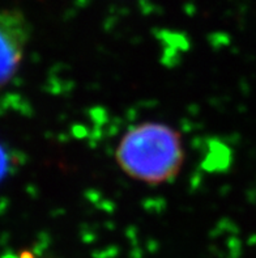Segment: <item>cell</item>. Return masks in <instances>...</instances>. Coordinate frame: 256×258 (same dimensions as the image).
Segmentation results:
<instances>
[{"label": "cell", "instance_id": "3957f363", "mask_svg": "<svg viewBox=\"0 0 256 258\" xmlns=\"http://www.w3.org/2000/svg\"><path fill=\"white\" fill-rule=\"evenodd\" d=\"M7 169H8V159H7L6 151L0 146V180L7 173Z\"/></svg>", "mask_w": 256, "mask_h": 258}, {"label": "cell", "instance_id": "7a4b0ae2", "mask_svg": "<svg viewBox=\"0 0 256 258\" xmlns=\"http://www.w3.org/2000/svg\"><path fill=\"white\" fill-rule=\"evenodd\" d=\"M30 33L29 21L21 11L0 10V89L19 70Z\"/></svg>", "mask_w": 256, "mask_h": 258}, {"label": "cell", "instance_id": "6da1fadb", "mask_svg": "<svg viewBox=\"0 0 256 258\" xmlns=\"http://www.w3.org/2000/svg\"><path fill=\"white\" fill-rule=\"evenodd\" d=\"M115 159L120 169L133 180L161 185L181 172L185 148L181 134L172 126L143 122L123 135Z\"/></svg>", "mask_w": 256, "mask_h": 258}]
</instances>
